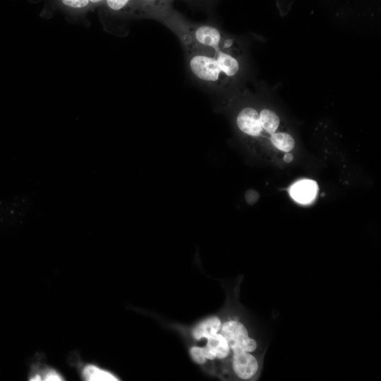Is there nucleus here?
<instances>
[{
    "label": "nucleus",
    "mask_w": 381,
    "mask_h": 381,
    "mask_svg": "<svg viewBox=\"0 0 381 381\" xmlns=\"http://www.w3.org/2000/svg\"><path fill=\"white\" fill-rule=\"evenodd\" d=\"M221 334L226 339L230 349L234 352L245 351L253 353L258 349V342L250 337L246 326L240 321L230 320L220 327Z\"/></svg>",
    "instance_id": "nucleus-3"
},
{
    "label": "nucleus",
    "mask_w": 381,
    "mask_h": 381,
    "mask_svg": "<svg viewBox=\"0 0 381 381\" xmlns=\"http://www.w3.org/2000/svg\"><path fill=\"white\" fill-rule=\"evenodd\" d=\"M174 0H106L109 8L119 11L127 10L140 17L159 20L172 8Z\"/></svg>",
    "instance_id": "nucleus-2"
},
{
    "label": "nucleus",
    "mask_w": 381,
    "mask_h": 381,
    "mask_svg": "<svg viewBox=\"0 0 381 381\" xmlns=\"http://www.w3.org/2000/svg\"><path fill=\"white\" fill-rule=\"evenodd\" d=\"M259 199L258 192L254 190H249L246 193V200L248 204L253 205Z\"/></svg>",
    "instance_id": "nucleus-15"
},
{
    "label": "nucleus",
    "mask_w": 381,
    "mask_h": 381,
    "mask_svg": "<svg viewBox=\"0 0 381 381\" xmlns=\"http://www.w3.org/2000/svg\"><path fill=\"white\" fill-rule=\"evenodd\" d=\"M293 159H294V157H293L292 154H291L289 152H286L284 155V162L289 163V162H292Z\"/></svg>",
    "instance_id": "nucleus-17"
},
{
    "label": "nucleus",
    "mask_w": 381,
    "mask_h": 381,
    "mask_svg": "<svg viewBox=\"0 0 381 381\" xmlns=\"http://www.w3.org/2000/svg\"><path fill=\"white\" fill-rule=\"evenodd\" d=\"M262 362V356L238 351L232 355L231 368L237 378L243 380H253L260 372Z\"/></svg>",
    "instance_id": "nucleus-4"
},
{
    "label": "nucleus",
    "mask_w": 381,
    "mask_h": 381,
    "mask_svg": "<svg viewBox=\"0 0 381 381\" xmlns=\"http://www.w3.org/2000/svg\"><path fill=\"white\" fill-rule=\"evenodd\" d=\"M179 37L186 64L196 81L214 89H224L243 71L244 53L238 40L210 24L185 19L171 8L159 20Z\"/></svg>",
    "instance_id": "nucleus-1"
},
{
    "label": "nucleus",
    "mask_w": 381,
    "mask_h": 381,
    "mask_svg": "<svg viewBox=\"0 0 381 381\" xmlns=\"http://www.w3.org/2000/svg\"><path fill=\"white\" fill-rule=\"evenodd\" d=\"M222 322L217 317L210 318L199 325L193 330V336L195 339H200L203 337L209 338L217 333L221 327Z\"/></svg>",
    "instance_id": "nucleus-7"
},
{
    "label": "nucleus",
    "mask_w": 381,
    "mask_h": 381,
    "mask_svg": "<svg viewBox=\"0 0 381 381\" xmlns=\"http://www.w3.org/2000/svg\"><path fill=\"white\" fill-rule=\"evenodd\" d=\"M83 377L87 381H116L119 379L112 373L94 365H87L83 370Z\"/></svg>",
    "instance_id": "nucleus-10"
},
{
    "label": "nucleus",
    "mask_w": 381,
    "mask_h": 381,
    "mask_svg": "<svg viewBox=\"0 0 381 381\" xmlns=\"http://www.w3.org/2000/svg\"><path fill=\"white\" fill-rule=\"evenodd\" d=\"M271 143L279 150L289 152L294 149L295 141L288 133L276 132L270 136Z\"/></svg>",
    "instance_id": "nucleus-11"
},
{
    "label": "nucleus",
    "mask_w": 381,
    "mask_h": 381,
    "mask_svg": "<svg viewBox=\"0 0 381 381\" xmlns=\"http://www.w3.org/2000/svg\"><path fill=\"white\" fill-rule=\"evenodd\" d=\"M318 190V187L315 181L303 179L294 183L290 188L289 193L296 202L307 204L315 199Z\"/></svg>",
    "instance_id": "nucleus-6"
},
{
    "label": "nucleus",
    "mask_w": 381,
    "mask_h": 381,
    "mask_svg": "<svg viewBox=\"0 0 381 381\" xmlns=\"http://www.w3.org/2000/svg\"><path fill=\"white\" fill-rule=\"evenodd\" d=\"M236 122L238 129L247 135L258 137L262 133L259 111L254 107L243 108L237 114Z\"/></svg>",
    "instance_id": "nucleus-5"
},
{
    "label": "nucleus",
    "mask_w": 381,
    "mask_h": 381,
    "mask_svg": "<svg viewBox=\"0 0 381 381\" xmlns=\"http://www.w3.org/2000/svg\"><path fill=\"white\" fill-rule=\"evenodd\" d=\"M40 375L41 380L45 381H61L64 379L63 377L54 369H47Z\"/></svg>",
    "instance_id": "nucleus-12"
},
{
    "label": "nucleus",
    "mask_w": 381,
    "mask_h": 381,
    "mask_svg": "<svg viewBox=\"0 0 381 381\" xmlns=\"http://www.w3.org/2000/svg\"><path fill=\"white\" fill-rule=\"evenodd\" d=\"M202 350L203 355L206 358V359L207 358L209 360H214L216 358L214 354L207 346L202 347Z\"/></svg>",
    "instance_id": "nucleus-16"
},
{
    "label": "nucleus",
    "mask_w": 381,
    "mask_h": 381,
    "mask_svg": "<svg viewBox=\"0 0 381 381\" xmlns=\"http://www.w3.org/2000/svg\"><path fill=\"white\" fill-rule=\"evenodd\" d=\"M259 118L262 128V132L265 131L270 136L277 132L280 124V119L276 112L265 108L259 112Z\"/></svg>",
    "instance_id": "nucleus-9"
},
{
    "label": "nucleus",
    "mask_w": 381,
    "mask_h": 381,
    "mask_svg": "<svg viewBox=\"0 0 381 381\" xmlns=\"http://www.w3.org/2000/svg\"><path fill=\"white\" fill-rule=\"evenodd\" d=\"M63 3L72 8H83L86 6L89 2L97 3L102 0H61Z\"/></svg>",
    "instance_id": "nucleus-13"
},
{
    "label": "nucleus",
    "mask_w": 381,
    "mask_h": 381,
    "mask_svg": "<svg viewBox=\"0 0 381 381\" xmlns=\"http://www.w3.org/2000/svg\"><path fill=\"white\" fill-rule=\"evenodd\" d=\"M190 353L195 362L199 364H202L205 362L206 358L203 355L201 347L193 346L190 349Z\"/></svg>",
    "instance_id": "nucleus-14"
},
{
    "label": "nucleus",
    "mask_w": 381,
    "mask_h": 381,
    "mask_svg": "<svg viewBox=\"0 0 381 381\" xmlns=\"http://www.w3.org/2000/svg\"><path fill=\"white\" fill-rule=\"evenodd\" d=\"M216 356V358L224 359L229 356L230 347L221 333H216L207 338L206 346Z\"/></svg>",
    "instance_id": "nucleus-8"
},
{
    "label": "nucleus",
    "mask_w": 381,
    "mask_h": 381,
    "mask_svg": "<svg viewBox=\"0 0 381 381\" xmlns=\"http://www.w3.org/2000/svg\"><path fill=\"white\" fill-rule=\"evenodd\" d=\"M188 2H196V1H202L203 0H183Z\"/></svg>",
    "instance_id": "nucleus-18"
}]
</instances>
